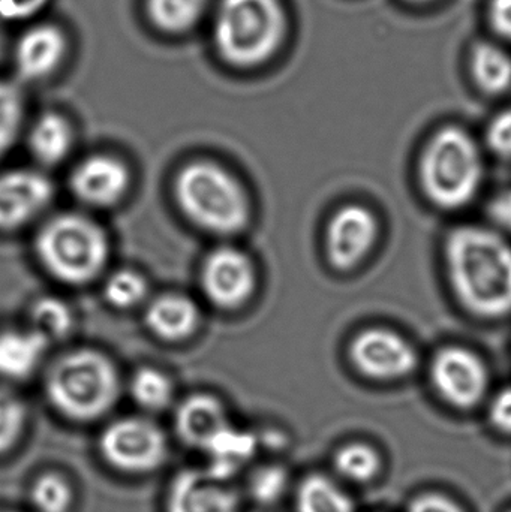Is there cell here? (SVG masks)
<instances>
[{
	"instance_id": "6da1fadb",
	"label": "cell",
	"mask_w": 511,
	"mask_h": 512,
	"mask_svg": "<svg viewBox=\"0 0 511 512\" xmlns=\"http://www.w3.org/2000/svg\"><path fill=\"white\" fill-rule=\"evenodd\" d=\"M453 291L473 315L503 318L511 313V246L482 227L456 228L446 243Z\"/></svg>"
},
{
	"instance_id": "7a4b0ae2",
	"label": "cell",
	"mask_w": 511,
	"mask_h": 512,
	"mask_svg": "<svg viewBox=\"0 0 511 512\" xmlns=\"http://www.w3.org/2000/svg\"><path fill=\"white\" fill-rule=\"evenodd\" d=\"M174 194L183 215L201 230L231 236L248 227V195L221 165L209 161L185 165L177 174Z\"/></svg>"
},
{
	"instance_id": "3957f363",
	"label": "cell",
	"mask_w": 511,
	"mask_h": 512,
	"mask_svg": "<svg viewBox=\"0 0 511 512\" xmlns=\"http://www.w3.org/2000/svg\"><path fill=\"white\" fill-rule=\"evenodd\" d=\"M285 32L287 18L279 0H221L213 23L219 54L240 68L269 60Z\"/></svg>"
},
{
	"instance_id": "277c9868",
	"label": "cell",
	"mask_w": 511,
	"mask_h": 512,
	"mask_svg": "<svg viewBox=\"0 0 511 512\" xmlns=\"http://www.w3.org/2000/svg\"><path fill=\"white\" fill-rule=\"evenodd\" d=\"M45 390L60 414L75 421H93L116 405L120 378L114 364L101 352L81 349L53 364Z\"/></svg>"
},
{
	"instance_id": "5b68a950",
	"label": "cell",
	"mask_w": 511,
	"mask_h": 512,
	"mask_svg": "<svg viewBox=\"0 0 511 512\" xmlns=\"http://www.w3.org/2000/svg\"><path fill=\"white\" fill-rule=\"evenodd\" d=\"M482 180V155L464 129H440L426 144L420 161V182L435 206L446 210L467 206L479 192Z\"/></svg>"
},
{
	"instance_id": "8992f818",
	"label": "cell",
	"mask_w": 511,
	"mask_h": 512,
	"mask_svg": "<svg viewBox=\"0 0 511 512\" xmlns=\"http://www.w3.org/2000/svg\"><path fill=\"white\" fill-rule=\"evenodd\" d=\"M108 239L92 219L63 213L50 219L36 237V254L48 273L71 285L99 276L108 261Z\"/></svg>"
},
{
	"instance_id": "52a82bcc",
	"label": "cell",
	"mask_w": 511,
	"mask_h": 512,
	"mask_svg": "<svg viewBox=\"0 0 511 512\" xmlns=\"http://www.w3.org/2000/svg\"><path fill=\"white\" fill-rule=\"evenodd\" d=\"M102 456L113 468L128 474L155 471L167 457L164 433L144 418H122L102 433Z\"/></svg>"
},
{
	"instance_id": "ba28073f",
	"label": "cell",
	"mask_w": 511,
	"mask_h": 512,
	"mask_svg": "<svg viewBox=\"0 0 511 512\" xmlns=\"http://www.w3.org/2000/svg\"><path fill=\"white\" fill-rule=\"evenodd\" d=\"M432 384L453 408L473 409L485 399L489 372L479 355L461 346H449L435 355Z\"/></svg>"
},
{
	"instance_id": "9c48e42d",
	"label": "cell",
	"mask_w": 511,
	"mask_h": 512,
	"mask_svg": "<svg viewBox=\"0 0 511 512\" xmlns=\"http://www.w3.org/2000/svg\"><path fill=\"white\" fill-rule=\"evenodd\" d=\"M350 358L362 375L378 381L405 378L417 367V352L411 343L387 328H368L357 334Z\"/></svg>"
},
{
	"instance_id": "30bf717a",
	"label": "cell",
	"mask_w": 511,
	"mask_h": 512,
	"mask_svg": "<svg viewBox=\"0 0 511 512\" xmlns=\"http://www.w3.org/2000/svg\"><path fill=\"white\" fill-rule=\"evenodd\" d=\"M257 283L255 267L245 252L219 248L207 256L201 270L206 297L222 309H236L251 298Z\"/></svg>"
},
{
	"instance_id": "8fae6325",
	"label": "cell",
	"mask_w": 511,
	"mask_h": 512,
	"mask_svg": "<svg viewBox=\"0 0 511 512\" xmlns=\"http://www.w3.org/2000/svg\"><path fill=\"white\" fill-rule=\"evenodd\" d=\"M377 237L378 221L371 210L359 204L342 207L327 225L330 264L341 271L351 270L374 249Z\"/></svg>"
},
{
	"instance_id": "7c38bea8",
	"label": "cell",
	"mask_w": 511,
	"mask_h": 512,
	"mask_svg": "<svg viewBox=\"0 0 511 512\" xmlns=\"http://www.w3.org/2000/svg\"><path fill=\"white\" fill-rule=\"evenodd\" d=\"M53 200V185L35 170L0 174V230H14L35 219Z\"/></svg>"
},
{
	"instance_id": "4fadbf2b",
	"label": "cell",
	"mask_w": 511,
	"mask_h": 512,
	"mask_svg": "<svg viewBox=\"0 0 511 512\" xmlns=\"http://www.w3.org/2000/svg\"><path fill=\"white\" fill-rule=\"evenodd\" d=\"M239 496L207 471L180 472L167 496V512H239Z\"/></svg>"
},
{
	"instance_id": "5bb4252c",
	"label": "cell",
	"mask_w": 511,
	"mask_h": 512,
	"mask_svg": "<svg viewBox=\"0 0 511 512\" xmlns=\"http://www.w3.org/2000/svg\"><path fill=\"white\" fill-rule=\"evenodd\" d=\"M129 171L119 159L96 155L84 159L71 176V189L87 206L110 207L129 189Z\"/></svg>"
},
{
	"instance_id": "9a60e30c",
	"label": "cell",
	"mask_w": 511,
	"mask_h": 512,
	"mask_svg": "<svg viewBox=\"0 0 511 512\" xmlns=\"http://www.w3.org/2000/svg\"><path fill=\"white\" fill-rule=\"evenodd\" d=\"M66 54V38L53 24H36L18 38L14 48V71L23 81L50 77Z\"/></svg>"
},
{
	"instance_id": "2e32d148",
	"label": "cell",
	"mask_w": 511,
	"mask_h": 512,
	"mask_svg": "<svg viewBox=\"0 0 511 512\" xmlns=\"http://www.w3.org/2000/svg\"><path fill=\"white\" fill-rule=\"evenodd\" d=\"M230 426L224 406L215 397L195 394L177 409L176 430L189 447L204 451L213 439Z\"/></svg>"
},
{
	"instance_id": "e0dca14e",
	"label": "cell",
	"mask_w": 511,
	"mask_h": 512,
	"mask_svg": "<svg viewBox=\"0 0 511 512\" xmlns=\"http://www.w3.org/2000/svg\"><path fill=\"white\" fill-rule=\"evenodd\" d=\"M200 322L197 304L180 294L155 298L146 309V324L155 336L168 342L188 339Z\"/></svg>"
},
{
	"instance_id": "ac0fdd59",
	"label": "cell",
	"mask_w": 511,
	"mask_h": 512,
	"mask_svg": "<svg viewBox=\"0 0 511 512\" xmlns=\"http://www.w3.org/2000/svg\"><path fill=\"white\" fill-rule=\"evenodd\" d=\"M48 348V340L38 331L0 333V378L20 381L32 375Z\"/></svg>"
},
{
	"instance_id": "d6986e66",
	"label": "cell",
	"mask_w": 511,
	"mask_h": 512,
	"mask_svg": "<svg viewBox=\"0 0 511 512\" xmlns=\"http://www.w3.org/2000/svg\"><path fill=\"white\" fill-rule=\"evenodd\" d=\"M257 444L258 439L252 433L236 429L230 424L204 450L210 459L207 472L218 480H230L245 463L254 457Z\"/></svg>"
},
{
	"instance_id": "ffe728a7",
	"label": "cell",
	"mask_w": 511,
	"mask_h": 512,
	"mask_svg": "<svg viewBox=\"0 0 511 512\" xmlns=\"http://www.w3.org/2000/svg\"><path fill=\"white\" fill-rule=\"evenodd\" d=\"M72 128L65 117L57 113H45L30 128V153L44 165L60 164L71 152Z\"/></svg>"
},
{
	"instance_id": "44dd1931",
	"label": "cell",
	"mask_w": 511,
	"mask_h": 512,
	"mask_svg": "<svg viewBox=\"0 0 511 512\" xmlns=\"http://www.w3.org/2000/svg\"><path fill=\"white\" fill-rule=\"evenodd\" d=\"M297 512H356L353 499L330 478L320 474L306 477L297 489Z\"/></svg>"
},
{
	"instance_id": "7402d4cb",
	"label": "cell",
	"mask_w": 511,
	"mask_h": 512,
	"mask_svg": "<svg viewBox=\"0 0 511 512\" xmlns=\"http://www.w3.org/2000/svg\"><path fill=\"white\" fill-rule=\"evenodd\" d=\"M471 71L480 89L491 95L506 92L511 86V56L498 45H477Z\"/></svg>"
},
{
	"instance_id": "603a6c76",
	"label": "cell",
	"mask_w": 511,
	"mask_h": 512,
	"mask_svg": "<svg viewBox=\"0 0 511 512\" xmlns=\"http://www.w3.org/2000/svg\"><path fill=\"white\" fill-rule=\"evenodd\" d=\"M209 0H147L150 20L168 33L186 32L206 11Z\"/></svg>"
},
{
	"instance_id": "cb8c5ba5",
	"label": "cell",
	"mask_w": 511,
	"mask_h": 512,
	"mask_svg": "<svg viewBox=\"0 0 511 512\" xmlns=\"http://www.w3.org/2000/svg\"><path fill=\"white\" fill-rule=\"evenodd\" d=\"M335 469L339 475L353 483H369L378 477L383 469L380 453L371 445L350 444L336 453Z\"/></svg>"
},
{
	"instance_id": "d4e9b609",
	"label": "cell",
	"mask_w": 511,
	"mask_h": 512,
	"mask_svg": "<svg viewBox=\"0 0 511 512\" xmlns=\"http://www.w3.org/2000/svg\"><path fill=\"white\" fill-rule=\"evenodd\" d=\"M135 402L147 411H162L173 400L174 388L165 373L146 367L135 373L131 382Z\"/></svg>"
},
{
	"instance_id": "484cf974",
	"label": "cell",
	"mask_w": 511,
	"mask_h": 512,
	"mask_svg": "<svg viewBox=\"0 0 511 512\" xmlns=\"http://www.w3.org/2000/svg\"><path fill=\"white\" fill-rule=\"evenodd\" d=\"M30 318L33 330L50 342L51 339H60L72 330L74 316L68 304L59 298L45 297L36 301L32 306Z\"/></svg>"
},
{
	"instance_id": "4316f807",
	"label": "cell",
	"mask_w": 511,
	"mask_h": 512,
	"mask_svg": "<svg viewBox=\"0 0 511 512\" xmlns=\"http://www.w3.org/2000/svg\"><path fill=\"white\" fill-rule=\"evenodd\" d=\"M23 120V93L11 81L0 80V158L14 146Z\"/></svg>"
},
{
	"instance_id": "83f0119b",
	"label": "cell",
	"mask_w": 511,
	"mask_h": 512,
	"mask_svg": "<svg viewBox=\"0 0 511 512\" xmlns=\"http://www.w3.org/2000/svg\"><path fill=\"white\" fill-rule=\"evenodd\" d=\"M108 303L119 309L137 306L147 295V282L140 273L132 270H119L108 277L104 285Z\"/></svg>"
},
{
	"instance_id": "f1b7e54d",
	"label": "cell",
	"mask_w": 511,
	"mask_h": 512,
	"mask_svg": "<svg viewBox=\"0 0 511 512\" xmlns=\"http://www.w3.org/2000/svg\"><path fill=\"white\" fill-rule=\"evenodd\" d=\"M30 501L38 512H68L72 490L60 475L45 474L33 484Z\"/></svg>"
},
{
	"instance_id": "f546056e",
	"label": "cell",
	"mask_w": 511,
	"mask_h": 512,
	"mask_svg": "<svg viewBox=\"0 0 511 512\" xmlns=\"http://www.w3.org/2000/svg\"><path fill=\"white\" fill-rule=\"evenodd\" d=\"M251 498L260 505L276 504L288 487V474L282 466L267 465L255 469L249 478Z\"/></svg>"
},
{
	"instance_id": "4dcf8cb0",
	"label": "cell",
	"mask_w": 511,
	"mask_h": 512,
	"mask_svg": "<svg viewBox=\"0 0 511 512\" xmlns=\"http://www.w3.org/2000/svg\"><path fill=\"white\" fill-rule=\"evenodd\" d=\"M26 408L23 402L8 390H0V453L14 447L23 433Z\"/></svg>"
},
{
	"instance_id": "1f68e13d",
	"label": "cell",
	"mask_w": 511,
	"mask_h": 512,
	"mask_svg": "<svg viewBox=\"0 0 511 512\" xmlns=\"http://www.w3.org/2000/svg\"><path fill=\"white\" fill-rule=\"evenodd\" d=\"M50 0H0V20L23 23L47 8Z\"/></svg>"
},
{
	"instance_id": "d6a6232c",
	"label": "cell",
	"mask_w": 511,
	"mask_h": 512,
	"mask_svg": "<svg viewBox=\"0 0 511 512\" xmlns=\"http://www.w3.org/2000/svg\"><path fill=\"white\" fill-rule=\"evenodd\" d=\"M486 140L492 152L503 158H511V110L503 111L492 120Z\"/></svg>"
},
{
	"instance_id": "836d02e7",
	"label": "cell",
	"mask_w": 511,
	"mask_h": 512,
	"mask_svg": "<svg viewBox=\"0 0 511 512\" xmlns=\"http://www.w3.org/2000/svg\"><path fill=\"white\" fill-rule=\"evenodd\" d=\"M489 421L501 435L511 436V387L501 390L492 400Z\"/></svg>"
},
{
	"instance_id": "e575fe53",
	"label": "cell",
	"mask_w": 511,
	"mask_h": 512,
	"mask_svg": "<svg viewBox=\"0 0 511 512\" xmlns=\"http://www.w3.org/2000/svg\"><path fill=\"white\" fill-rule=\"evenodd\" d=\"M408 512H465L453 499L440 493H425L410 502Z\"/></svg>"
},
{
	"instance_id": "d590c367",
	"label": "cell",
	"mask_w": 511,
	"mask_h": 512,
	"mask_svg": "<svg viewBox=\"0 0 511 512\" xmlns=\"http://www.w3.org/2000/svg\"><path fill=\"white\" fill-rule=\"evenodd\" d=\"M489 18L495 32L511 41V0H492Z\"/></svg>"
},
{
	"instance_id": "8d00e7d4",
	"label": "cell",
	"mask_w": 511,
	"mask_h": 512,
	"mask_svg": "<svg viewBox=\"0 0 511 512\" xmlns=\"http://www.w3.org/2000/svg\"><path fill=\"white\" fill-rule=\"evenodd\" d=\"M489 215H491L495 224L511 233V189L498 195L492 201L491 206H489Z\"/></svg>"
},
{
	"instance_id": "74e56055",
	"label": "cell",
	"mask_w": 511,
	"mask_h": 512,
	"mask_svg": "<svg viewBox=\"0 0 511 512\" xmlns=\"http://www.w3.org/2000/svg\"><path fill=\"white\" fill-rule=\"evenodd\" d=\"M410 2H414V3H425V2H431V0H410Z\"/></svg>"
},
{
	"instance_id": "f35d334b",
	"label": "cell",
	"mask_w": 511,
	"mask_h": 512,
	"mask_svg": "<svg viewBox=\"0 0 511 512\" xmlns=\"http://www.w3.org/2000/svg\"><path fill=\"white\" fill-rule=\"evenodd\" d=\"M507 512H511V508H510V510H509V511H507Z\"/></svg>"
}]
</instances>
